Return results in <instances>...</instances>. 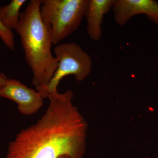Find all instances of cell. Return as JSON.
Masks as SVG:
<instances>
[{"instance_id":"cell-1","label":"cell","mask_w":158,"mask_h":158,"mask_svg":"<svg viewBox=\"0 0 158 158\" xmlns=\"http://www.w3.org/2000/svg\"><path fill=\"white\" fill-rule=\"evenodd\" d=\"M73 96L70 90L48 94L45 113L9 143L6 158H83L88 124L73 104Z\"/></svg>"},{"instance_id":"cell-2","label":"cell","mask_w":158,"mask_h":158,"mask_svg":"<svg viewBox=\"0 0 158 158\" xmlns=\"http://www.w3.org/2000/svg\"><path fill=\"white\" fill-rule=\"evenodd\" d=\"M41 0H31L20 13L15 31L19 35L25 59L33 73L37 91L46 87L59 65L52 53L50 34L40 17Z\"/></svg>"},{"instance_id":"cell-3","label":"cell","mask_w":158,"mask_h":158,"mask_svg":"<svg viewBox=\"0 0 158 158\" xmlns=\"http://www.w3.org/2000/svg\"><path fill=\"white\" fill-rule=\"evenodd\" d=\"M89 0H41L40 15L53 45L78 29L85 16Z\"/></svg>"},{"instance_id":"cell-4","label":"cell","mask_w":158,"mask_h":158,"mask_svg":"<svg viewBox=\"0 0 158 158\" xmlns=\"http://www.w3.org/2000/svg\"><path fill=\"white\" fill-rule=\"evenodd\" d=\"M59 65L53 76L46 87L40 91L44 98L49 92L57 91L59 83L64 77L74 76L78 81H82L89 76L92 67L91 57L75 43L59 44L53 50Z\"/></svg>"},{"instance_id":"cell-5","label":"cell","mask_w":158,"mask_h":158,"mask_svg":"<svg viewBox=\"0 0 158 158\" xmlns=\"http://www.w3.org/2000/svg\"><path fill=\"white\" fill-rule=\"evenodd\" d=\"M0 98L16 103L20 113L25 116H31L38 112L43 105L44 99L39 91L14 79H8L0 88Z\"/></svg>"},{"instance_id":"cell-6","label":"cell","mask_w":158,"mask_h":158,"mask_svg":"<svg viewBox=\"0 0 158 158\" xmlns=\"http://www.w3.org/2000/svg\"><path fill=\"white\" fill-rule=\"evenodd\" d=\"M116 23L123 26L136 15L144 14L158 26V3L153 0H115L113 7Z\"/></svg>"},{"instance_id":"cell-7","label":"cell","mask_w":158,"mask_h":158,"mask_svg":"<svg viewBox=\"0 0 158 158\" xmlns=\"http://www.w3.org/2000/svg\"><path fill=\"white\" fill-rule=\"evenodd\" d=\"M114 2L115 0H89L85 17L87 32L92 40L98 41L102 37L104 17L113 8Z\"/></svg>"},{"instance_id":"cell-8","label":"cell","mask_w":158,"mask_h":158,"mask_svg":"<svg viewBox=\"0 0 158 158\" xmlns=\"http://www.w3.org/2000/svg\"><path fill=\"white\" fill-rule=\"evenodd\" d=\"M26 0H12L9 5L0 7V19L9 30H15L20 20V10Z\"/></svg>"},{"instance_id":"cell-9","label":"cell","mask_w":158,"mask_h":158,"mask_svg":"<svg viewBox=\"0 0 158 158\" xmlns=\"http://www.w3.org/2000/svg\"><path fill=\"white\" fill-rule=\"evenodd\" d=\"M0 38L7 48L11 50L15 48L14 34L11 30L6 28L0 19Z\"/></svg>"},{"instance_id":"cell-10","label":"cell","mask_w":158,"mask_h":158,"mask_svg":"<svg viewBox=\"0 0 158 158\" xmlns=\"http://www.w3.org/2000/svg\"><path fill=\"white\" fill-rule=\"evenodd\" d=\"M8 79L4 73H0V88L5 85Z\"/></svg>"},{"instance_id":"cell-11","label":"cell","mask_w":158,"mask_h":158,"mask_svg":"<svg viewBox=\"0 0 158 158\" xmlns=\"http://www.w3.org/2000/svg\"><path fill=\"white\" fill-rule=\"evenodd\" d=\"M59 158H70L68 156H62L60 157Z\"/></svg>"}]
</instances>
